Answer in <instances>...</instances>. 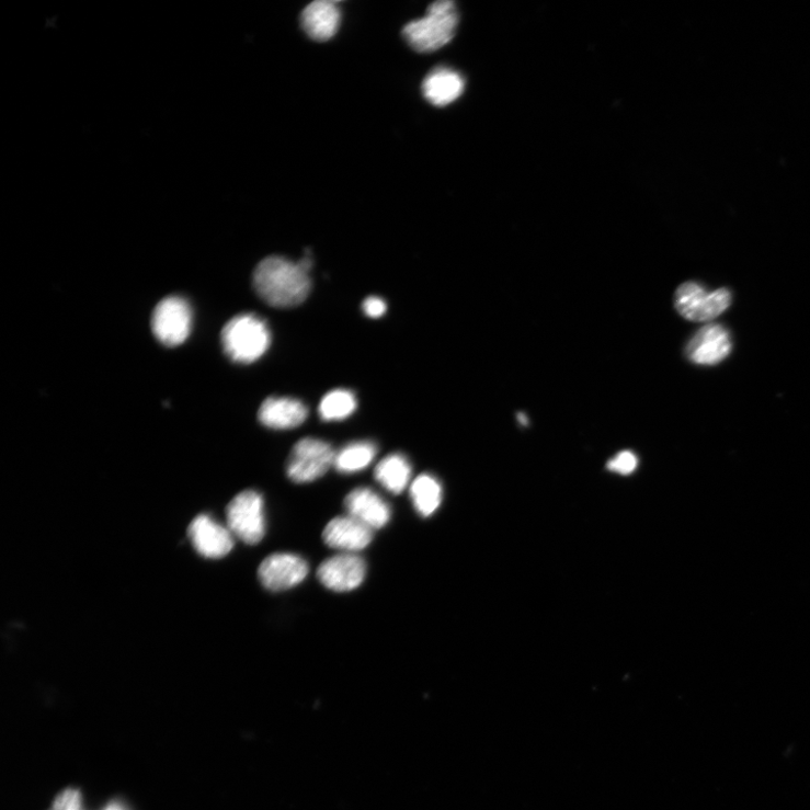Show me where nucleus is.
Instances as JSON below:
<instances>
[{"label":"nucleus","mask_w":810,"mask_h":810,"mask_svg":"<svg viewBox=\"0 0 810 810\" xmlns=\"http://www.w3.org/2000/svg\"><path fill=\"white\" fill-rule=\"evenodd\" d=\"M104 810H126V809L119 802H112Z\"/></svg>","instance_id":"obj_24"},{"label":"nucleus","mask_w":810,"mask_h":810,"mask_svg":"<svg viewBox=\"0 0 810 810\" xmlns=\"http://www.w3.org/2000/svg\"><path fill=\"white\" fill-rule=\"evenodd\" d=\"M307 561L290 552H277L261 564L259 577L270 591L279 592L303 583L309 574Z\"/></svg>","instance_id":"obj_8"},{"label":"nucleus","mask_w":810,"mask_h":810,"mask_svg":"<svg viewBox=\"0 0 810 810\" xmlns=\"http://www.w3.org/2000/svg\"><path fill=\"white\" fill-rule=\"evenodd\" d=\"M349 516L357 520L370 529L386 527L392 515L389 503L368 488H358L345 499Z\"/></svg>","instance_id":"obj_12"},{"label":"nucleus","mask_w":810,"mask_h":810,"mask_svg":"<svg viewBox=\"0 0 810 810\" xmlns=\"http://www.w3.org/2000/svg\"><path fill=\"white\" fill-rule=\"evenodd\" d=\"M732 347L731 333L727 328L707 324L689 340L686 355L694 364L711 366L727 360Z\"/></svg>","instance_id":"obj_9"},{"label":"nucleus","mask_w":810,"mask_h":810,"mask_svg":"<svg viewBox=\"0 0 810 810\" xmlns=\"http://www.w3.org/2000/svg\"><path fill=\"white\" fill-rule=\"evenodd\" d=\"M322 536L333 549L356 552L372 543L373 529L351 516L336 517L326 526Z\"/></svg>","instance_id":"obj_13"},{"label":"nucleus","mask_w":810,"mask_h":810,"mask_svg":"<svg viewBox=\"0 0 810 810\" xmlns=\"http://www.w3.org/2000/svg\"><path fill=\"white\" fill-rule=\"evenodd\" d=\"M388 310L386 301L381 300L380 297L370 296L367 297L363 303V311L369 318H380L386 315Z\"/></svg>","instance_id":"obj_23"},{"label":"nucleus","mask_w":810,"mask_h":810,"mask_svg":"<svg viewBox=\"0 0 810 810\" xmlns=\"http://www.w3.org/2000/svg\"><path fill=\"white\" fill-rule=\"evenodd\" d=\"M376 454L377 446L372 442L351 443L335 453L333 467L339 474H357L369 466Z\"/></svg>","instance_id":"obj_19"},{"label":"nucleus","mask_w":810,"mask_h":810,"mask_svg":"<svg viewBox=\"0 0 810 810\" xmlns=\"http://www.w3.org/2000/svg\"><path fill=\"white\" fill-rule=\"evenodd\" d=\"M412 467L406 456L392 454L383 458L375 468V480L393 494L402 493L409 486Z\"/></svg>","instance_id":"obj_17"},{"label":"nucleus","mask_w":810,"mask_h":810,"mask_svg":"<svg viewBox=\"0 0 810 810\" xmlns=\"http://www.w3.org/2000/svg\"><path fill=\"white\" fill-rule=\"evenodd\" d=\"M340 21V9L331 0H317L305 9L301 16L304 30L317 41H328L334 36Z\"/></svg>","instance_id":"obj_16"},{"label":"nucleus","mask_w":810,"mask_h":810,"mask_svg":"<svg viewBox=\"0 0 810 810\" xmlns=\"http://www.w3.org/2000/svg\"><path fill=\"white\" fill-rule=\"evenodd\" d=\"M221 338L226 354L239 364L258 362L272 344L266 321L255 315H240L231 319L224 328Z\"/></svg>","instance_id":"obj_2"},{"label":"nucleus","mask_w":810,"mask_h":810,"mask_svg":"<svg viewBox=\"0 0 810 810\" xmlns=\"http://www.w3.org/2000/svg\"><path fill=\"white\" fill-rule=\"evenodd\" d=\"M638 465L637 457L631 452H621L607 464L609 471L618 474L620 476L631 475Z\"/></svg>","instance_id":"obj_21"},{"label":"nucleus","mask_w":810,"mask_h":810,"mask_svg":"<svg viewBox=\"0 0 810 810\" xmlns=\"http://www.w3.org/2000/svg\"><path fill=\"white\" fill-rule=\"evenodd\" d=\"M366 563L355 552H341L324 562L318 569L319 581L329 590L350 592L357 589L365 580Z\"/></svg>","instance_id":"obj_10"},{"label":"nucleus","mask_w":810,"mask_h":810,"mask_svg":"<svg viewBox=\"0 0 810 810\" xmlns=\"http://www.w3.org/2000/svg\"><path fill=\"white\" fill-rule=\"evenodd\" d=\"M334 457L335 452L328 443L305 438L292 449L286 468L287 476L298 484L313 482L330 470Z\"/></svg>","instance_id":"obj_6"},{"label":"nucleus","mask_w":810,"mask_h":810,"mask_svg":"<svg viewBox=\"0 0 810 810\" xmlns=\"http://www.w3.org/2000/svg\"><path fill=\"white\" fill-rule=\"evenodd\" d=\"M410 498L417 513L424 518L433 516L443 500L440 481L430 475L419 476L410 487Z\"/></svg>","instance_id":"obj_18"},{"label":"nucleus","mask_w":810,"mask_h":810,"mask_svg":"<svg viewBox=\"0 0 810 810\" xmlns=\"http://www.w3.org/2000/svg\"><path fill=\"white\" fill-rule=\"evenodd\" d=\"M308 414V408L300 400L269 398L262 404L259 418L267 429L285 431L301 425L307 420Z\"/></svg>","instance_id":"obj_14"},{"label":"nucleus","mask_w":810,"mask_h":810,"mask_svg":"<svg viewBox=\"0 0 810 810\" xmlns=\"http://www.w3.org/2000/svg\"><path fill=\"white\" fill-rule=\"evenodd\" d=\"M520 418H521V422L522 423L526 424L528 422L527 419H526V417H525V414H523V415L521 414Z\"/></svg>","instance_id":"obj_25"},{"label":"nucleus","mask_w":810,"mask_h":810,"mask_svg":"<svg viewBox=\"0 0 810 810\" xmlns=\"http://www.w3.org/2000/svg\"><path fill=\"white\" fill-rule=\"evenodd\" d=\"M194 548L206 559H223L233 548V535L209 516H197L189 528Z\"/></svg>","instance_id":"obj_11"},{"label":"nucleus","mask_w":810,"mask_h":810,"mask_svg":"<svg viewBox=\"0 0 810 810\" xmlns=\"http://www.w3.org/2000/svg\"><path fill=\"white\" fill-rule=\"evenodd\" d=\"M458 25L456 7L450 0H438L427 15L412 21L403 28L408 44L418 53H434L452 41Z\"/></svg>","instance_id":"obj_3"},{"label":"nucleus","mask_w":810,"mask_h":810,"mask_svg":"<svg viewBox=\"0 0 810 810\" xmlns=\"http://www.w3.org/2000/svg\"><path fill=\"white\" fill-rule=\"evenodd\" d=\"M465 89L463 77L448 68H437L424 78L422 93L430 103L444 107L460 98Z\"/></svg>","instance_id":"obj_15"},{"label":"nucleus","mask_w":810,"mask_h":810,"mask_svg":"<svg viewBox=\"0 0 810 810\" xmlns=\"http://www.w3.org/2000/svg\"><path fill=\"white\" fill-rule=\"evenodd\" d=\"M253 286L267 305L293 308L307 300L311 278L300 263L272 255L255 267Z\"/></svg>","instance_id":"obj_1"},{"label":"nucleus","mask_w":810,"mask_h":810,"mask_svg":"<svg viewBox=\"0 0 810 810\" xmlns=\"http://www.w3.org/2000/svg\"><path fill=\"white\" fill-rule=\"evenodd\" d=\"M227 522L231 534L243 543H261L266 534L263 497L252 490L239 493L227 507Z\"/></svg>","instance_id":"obj_5"},{"label":"nucleus","mask_w":810,"mask_h":810,"mask_svg":"<svg viewBox=\"0 0 810 810\" xmlns=\"http://www.w3.org/2000/svg\"><path fill=\"white\" fill-rule=\"evenodd\" d=\"M192 318V309L183 297L168 296L153 311L152 331L161 344L176 347L189 338Z\"/></svg>","instance_id":"obj_7"},{"label":"nucleus","mask_w":810,"mask_h":810,"mask_svg":"<svg viewBox=\"0 0 810 810\" xmlns=\"http://www.w3.org/2000/svg\"><path fill=\"white\" fill-rule=\"evenodd\" d=\"M357 408V400L349 390H334L321 401L319 413L324 421H340L351 417Z\"/></svg>","instance_id":"obj_20"},{"label":"nucleus","mask_w":810,"mask_h":810,"mask_svg":"<svg viewBox=\"0 0 810 810\" xmlns=\"http://www.w3.org/2000/svg\"><path fill=\"white\" fill-rule=\"evenodd\" d=\"M676 311L685 319L694 322L710 321L732 305V293L728 288L708 292L695 282H687L677 287L674 296Z\"/></svg>","instance_id":"obj_4"},{"label":"nucleus","mask_w":810,"mask_h":810,"mask_svg":"<svg viewBox=\"0 0 810 810\" xmlns=\"http://www.w3.org/2000/svg\"><path fill=\"white\" fill-rule=\"evenodd\" d=\"M52 810H83L81 794L76 789H66L54 801Z\"/></svg>","instance_id":"obj_22"}]
</instances>
